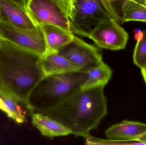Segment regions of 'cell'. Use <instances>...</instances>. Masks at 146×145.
I'll use <instances>...</instances> for the list:
<instances>
[{"label": "cell", "instance_id": "1", "mask_svg": "<svg viewBox=\"0 0 146 145\" xmlns=\"http://www.w3.org/2000/svg\"><path fill=\"white\" fill-rule=\"evenodd\" d=\"M41 58L0 38V89L15 98L29 112L30 95L45 76Z\"/></svg>", "mask_w": 146, "mask_h": 145}, {"label": "cell", "instance_id": "2", "mask_svg": "<svg viewBox=\"0 0 146 145\" xmlns=\"http://www.w3.org/2000/svg\"><path fill=\"white\" fill-rule=\"evenodd\" d=\"M104 87L80 89L42 113L66 126L74 136L85 138L108 113Z\"/></svg>", "mask_w": 146, "mask_h": 145}, {"label": "cell", "instance_id": "3", "mask_svg": "<svg viewBox=\"0 0 146 145\" xmlns=\"http://www.w3.org/2000/svg\"><path fill=\"white\" fill-rule=\"evenodd\" d=\"M87 76L82 70L45 76L29 97L30 113H42L59 104L80 90Z\"/></svg>", "mask_w": 146, "mask_h": 145}, {"label": "cell", "instance_id": "4", "mask_svg": "<svg viewBox=\"0 0 146 145\" xmlns=\"http://www.w3.org/2000/svg\"><path fill=\"white\" fill-rule=\"evenodd\" d=\"M69 19L73 33L88 37L103 21L114 20L121 22L113 5L106 0H72Z\"/></svg>", "mask_w": 146, "mask_h": 145}, {"label": "cell", "instance_id": "5", "mask_svg": "<svg viewBox=\"0 0 146 145\" xmlns=\"http://www.w3.org/2000/svg\"><path fill=\"white\" fill-rule=\"evenodd\" d=\"M27 9L38 26L53 25L72 32L62 0H27Z\"/></svg>", "mask_w": 146, "mask_h": 145}, {"label": "cell", "instance_id": "6", "mask_svg": "<svg viewBox=\"0 0 146 145\" xmlns=\"http://www.w3.org/2000/svg\"><path fill=\"white\" fill-rule=\"evenodd\" d=\"M0 38L42 57L47 52L46 43L40 26L38 29L29 30L0 20Z\"/></svg>", "mask_w": 146, "mask_h": 145}, {"label": "cell", "instance_id": "7", "mask_svg": "<svg viewBox=\"0 0 146 145\" xmlns=\"http://www.w3.org/2000/svg\"><path fill=\"white\" fill-rule=\"evenodd\" d=\"M58 52L85 71L96 67L104 62L98 49L75 35L72 41L60 49Z\"/></svg>", "mask_w": 146, "mask_h": 145}, {"label": "cell", "instance_id": "8", "mask_svg": "<svg viewBox=\"0 0 146 145\" xmlns=\"http://www.w3.org/2000/svg\"><path fill=\"white\" fill-rule=\"evenodd\" d=\"M88 38L100 48L119 50L126 48L128 34L114 20L103 21L91 32Z\"/></svg>", "mask_w": 146, "mask_h": 145}, {"label": "cell", "instance_id": "9", "mask_svg": "<svg viewBox=\"0 0 146 145\" xmlns=\"http://www.w3.org/2000/svg\"><path fill=\"white\" fill-rule=\"evenodd\" d=\"M0 20L24 29L33 30L39 28L27 9L10 0H0Z\"/></svg>", "mask_w": 146, "mask_h": 145}, {"label": "cell", "instance_id": "10", "mask_svg": "<svg viewBox=\"0 0 146 145\" xmlns=\"http://www.w3.org/2000/svg\"><path fill=\"white\" fill-rule=\"evenodd\" d=\"M146 133L145 123L127 120L111 126L105 133L109 139L126 141H139Z\"/></svg>", "mask_w": 146, "mask_h": 145}, {"label": "cell", "instance_id": "11", "mask_svg": "<svg viewBox=\"0 0 146 145\" xmlns=\"http://www.w3.org/2000/svg\"><path fill=\"white\" fill-rule=\"evenodd\" d=\"M40 27L46 43L47 52H58L60 49L71 42L74 36L72 32L56 26L43 24Z\"/></svg>", "mask_w": 146, "mask_h": 145}, {"label": "cell", "instance_id": "12", "mask_svg": "<svg viewBox=\"0 0 146 145\" xmlns=\"http://www.w3.org/2000/svg\"><path fill=\"white\" fill-rule=\"evenodd\" d=\"M32 123L45 137H60L72 134L71 130L66 126L40 112H34L32 115Z\"/></svg>", "mask_w": 146, "mask_h": 145}, {"label": "cell", "instance_id": "13", "mask_svg": "<svg viewBox=\"0 0 146 145\" xmlns=\"http://www.w3.org/2000/svg\"><path fill=\"white\" fill-rule=\"evenodd\" d=\"M41 65L45 76L81 70L58 52L46 53L41 58Z\"/></svg>", "mask_w": 146, "mask_h": 145}, {"label": "cell", "instance_id": "14", "mask_svg": "<svg viewBox=\"0 0 146 145\" xmlns=\"http://www.w3.org/2000/svg\"><path fill=\"white\" fill-rule=\"evenodd\" d=\"M121 10L122 23L133 21L146 22V0H124Z\"/></svg>", "mask_w": 146, "mask_h": 145}, {"label": "cell", "instance_id": "15", "mask_svg": "<svg viewBox=\"0 0 146 145\" xmlns=\"http://www.w3.org/2000/svg\"><path fill=\"white\" fill-rule=\"evenodd\" d=\"M87 72V77L80 89H88L100 86L105 87L112 76L111 69L104 62L88 70Z\"/></svg>", "mask_w": 146, "mask_h": 145}, {"label": "cell", "instance_id": "16", "mask_svg": "<svg viewBox=\"0 0 146 145\" xmlns=\"http://www.w3.org/2000/svg\"><path fill=\"white\" fill-rule=\"evenodd\" d=\"M0 98L3 100L7 108L12 114V119L18 123H22L26 121L25 115L19 105V101L11 95L0 89Z\"/></svg>", "mask_w": 146, "mask_h": 145}, {"label": "cell", "instance_id": "17", "mask_svg": "<svg viewBox=\"0 0 146 145\" xmlns=\"http://www.w3.org/2000/svg\"><path fill=\"white\" fill-rule=\"evenodd\" d=\"M144 34L143 39L137 41L133 55L134 63L140 69L146 64V30Z\"/></svg>", "mask_w": 146, "mask_h": 145}, {"label": "cell", "instance_id": "18", "mask_svg": "<svg viewBox=\"0 0 146 145\" xmlns=\"http://www.w3.org/2000/svg\"><path fill=\"white\" fill-rule=\"evenodd\" d=\"M85 143L87 145H144L139 141H126L111 139H102L93 137L89 135L85 138Z\"/></svg>", "mask_w": 146, "mask_h": 145}, {"label": "cell", "instance_id": "19", "mask_svg": "<svg viewBox=\"0 0 146 145\" xmlns=\"http://www.w3.org/2000/svg\"><path fill=\"white\" fill-rule=\"evenodd\" d=\"M0 110L6 113L8 117L12 119L13 116H12V114L10 113L5 105V103L1 98H0Z\"/></svg>", "mask_w": 146, "mask_h": 145}, {"label": "cell", "instance_id": "20", "mask_svg": "<svg viewBox=\"0 0 146 145\" xmlns=\"http://www.w3.org/2000/svg\"><path fill=\"white\" fill-rule=\"evenodd\" d=\"M134 33V38L136 41H139L143 39L144 36V31H142L140 29H135Z\"/></svg>", "mask_w": 146, "mask_h": 145}, {"label": "cell", "instance_id": "21", "mask_svg": "<svg viewBox=\"0 0 146 145\" xmlns=\"http://www.w3.org/2000/svg\"><path fill=\"white\" fill-rule=\"evenodd\" d=\"M62 1L66 8L68 14L70 17L72 10V0H62Z\"/></svg>", "mask_w": 146, "mask_h": 145}, {"label": "cell", "instance_id": "22", "mask_svg": "<svg viewBox=\"0 0 146 145\" xmlns=\"http://www.w3.org/2000/svg\"><path fill=\"white\" fill-rule=\"evenodd\" d=\"M10 1L19 4L20 6H21L27 9L26 0H10Z\"/></svg>", "mask_w": 146, "mask_h": 145}, {"label": "cell", "instance_id": "23", "mask_svg": "<svg viewBox=\"0 0 146 145\" xmlns=\"http://www.w3.org/2000/svg\"><path fill=\"white\" fill-rule=\"evenodd\" d=\"M141 70L142 76H143V78H144L146 85V64L143 68L141 69Z\"/></svg>", "mask_w": 146, "mask_h": 145}, {"label": "cell", "instance_id": "24", "mask_svg": "<svg viewBox=\"0 0 146 145\" xmlns=\"http://www.w3.org/2000/svg\"><path fill=\"white\" fill-rule=\"evenodd\" d=\"M139 141H140L141 143H143L144 145H146V133L142 136L141 138H140Z\"/></svg>", "mask_w": 146, "mask_h": 145}, {"label": "cell", "instance_id": "25", "mask_svg": "<svg viewBox=\"0 0 146 145\" xmlns=\"http://www.w3.org/2000/svg\"><path fill=\"white\" fill-rule=\"evenodd\" d=\"M106 1H108L109 2H110L111 3L114 2V1H117V0H106Z\"/></svg>", "mask_w": 146, "mask_h": 145}, {"label": "cell", "instance_id": "26", "mask_svg": "<svg viewBox=\"0 0 146 145\" xmlns=\"http://www.w3.org/2000/svg\"><path fill=\"white\" fill-rule=\"evenodd\" d=\"M1 7H0V19H1Z\"/></svg>", "mask_w": 146, "mask_h": 145}, {"label": "cell", "instance_id": "27", "mask_svg": "<svg viewBox=\"0 0 146 145\" xmlns=\"http://www.w3.org/2000/svg\"></svg>", "mask_w": 146, "mask_h": 145}]
</instances>
